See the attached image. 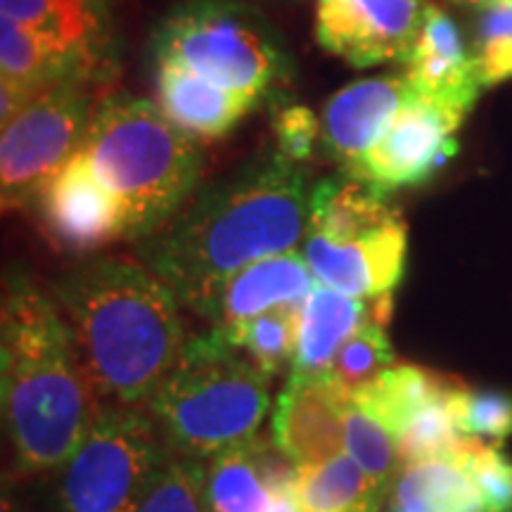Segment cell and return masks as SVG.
<instances>
[{
	"instance_id": "3",
	"label": "cell",
	"mask_w": 512,
	"mask_h": 512,
	"mask_svg": "<svg viewBox=\"0 0 512 512\" xmlns=\"http://www.w3.org/2000/svg\"><path fill=\"white\" fill-rule=\"evenodd\" d=\"M53 297L95 396L147 406L188 342L176 294L143 261L98 256L60 275Z\"/></svg>"
},
{
	"instance_id": "21",
	"label": "cell",
	"mask_w": 512,
	"mask_h": 512,
	"mask_svg": "<svg viewBox=\"0 0 512 512\" xmlns=\"http://www.w3.org/2000/svg\"><path fill=\"white\" fill-rule=\"evenodd\" d=\"M401 219L387 192L347 174L328 176L311 188L309 230L330 242L366 238Z\"/></svg>"
},
{
	"instance_id": "22",
	"label": "cell",
	"mask_w": 512,
	"mask_h": 512,
	"mask_svg": "<svg viewBox=\"0 0 512 512\" xmlns=\"http://www.w3.org/2000/svg\"><path fill=\"white\" fill-rule=\"evenodd\" d=\"M463 384L456 375L439 373V370L413 366V363H396L384 370L380 377L366 384L351 396V401L375 418L392 437L399 441L411 422L418 415L446 396H451Z\"/></svg>"
},
{
	"instance_id": "37",
	"label": "cell",
	"mask_w": 512,
	"mask_h": 512,
	"mask_svg": "<svg viewBox=\"0 0 512 512\" xmlns=\"http://www.w3.org/2000/svg\"><path fill=\"white\" fill-rule=\"evenodd\" d=\"M505 3H510V5H512V0H505Z\"/></svg>"
},
{
	"instance_id": "7",
	"label": "cell",
	"mask_w": 512,
	"mask_h": 512,
	"mask_svg": "<svg viewBox=\"0 0 512 512\" xmlns=\"http://www.w3.org/2000/svg\"><path fill=\"white\" fill-rule=\"evenodd\" d=\"M174 456L150 411L102 403L60 467L57 512H131Z\"/></svg>"
},
{
	"instance_id": "19",
	"label": "cell",
	"mask_w": 512,
	"mask_h": 512,
	"mask_svg": "<svg viewBox=\"0 0 512 512\" xmlns=\"http://www.w3.org/2000/svg\"><path fill=\"white\" fill-rule=\"evenodd\" d=\"M0 12L112 76V0H0Z\"/></svg>"
},
{
	"instance_id": "18",
	"label": "cell",
	"mask_w": 512,
	"mask_h": 512,
	"mask_svg": "<svg viewBox=\"0 0 512 512\" xmlns=\"http://www.w3.org/2000/svg\"><path fill=\"white\" fill-rule=\"evenodd\" d=\"M394 297H349L316 283L302 306L297 351L290 370L323 375L347 339L370 323L387 325L392 320Z\"/></svg>"
},
{
	"instance_id": "29",
	"label": "cell",
	"mask_w": 512,
	"mask_h": 512,
	"mask_svg": "<svg viewBox=\"0 0 512 512\" xmlns=\"http://www.w3.org/2000/svg\"><path fill=\"white\" fill-rule=\"evenodd\" d=\"M344 451L356 460L370 477L392 489L394 479L401 470L399 446L375 418L363 413L361 408L351 401L347 411V439H344Z\"/></svg>"
},
{
	"instance_id": "24",
	"label": "cell",
	"mask_w": 512,
	"mask_h": 512,
	"mask_svg": "<svg viewBox=\"0 0 512 512\" xmlns=\"http://www.w3.org/2000/svg\"><path fill=\"white\" fill-rule=\"evenodd\" d=\"M389 508L403 512H486L482 491L458 451L446 458L403 465Z\"/></svg>"
},
{
	"instance_id": "8",
	"label": "cell",
	"mask_w": 512,
	"mask_h": 512,
	"mask_svg": "<svg viewBox=\"0 0 512 512\" xmlns=\"http://www.w3.org/2000/svg\"><path fill=\"white\" fill-rule=\"evenodd\" d=\"M93 79H69L48 88L0 133L3 209L34 207L38 192L72 159L98 107Z\"/></svg>"
},
{
	"instance_id": "23",
	"label": "cell",
	"mask_w": 512,
	"mask_h": 512,
	"mask_svg": "<svg viewBox=\"0 0 512 512\" xmlns=\"http://www.w3.org/2000/svg\"><path fill=\"white\" fill-rule=\"evenodd\" d=\"M0 72L5 81H17L38 93L69 79H93L100 83L110 79V74L93 67L81 55L24 29L8 17L0 19Z\"/></svg>"
},
{
	"instance_id": "10",
	"label": "cell",
	"mask_w": 512,
	"mask_h": 512,
	"mask_svg": "<svg viewBox=\"0 0 512 512\" xmlns=\"http://www.w3.org/2000/svg\"><path fill=\"white\" fill-rule=\"evenodd\" d=\"M430 0H318L316 38L354 69L406 62Z\"/></svg>"
},
{
	"instance_id": "2",
	"label": "cell",
	"mask_w": 512,
	"mask_h": 512,
	"mask_svg": "<svg viewBox=\"0 0 512 512\" xmlns=\"http://www.w3.org/2000/svg\"><path fill=\"white\" fill-rule=\"evenodd\" d=\"M0 396L15 467L24 475L67 463L102 406L55 297L19 271L3 283Z\"/></svg>"
},
{
	"instance_id": "14",
	"label": "cell",
	"mask_w": 512,
	"mask_h": 512,
	"mask_svg": "<svg viewBox=\"0 0 512 512\" xmlns=\"http://www.w3.org/2000/svg\"><path fill=\"white\" fill-rule=\"evenodd\" d=\"M297 477L299 465L273 439L254 434L207 460L204 505L207 512H278Z\"/></svg>"
},
{
	"instance_id": "30",
	"label": "cell",
	"mask_w": 512,
	"mask_h": 512,
	"mask_svg": "<svg viewBox=\"0 0 512 512\" xmlns=\"http://www.w3.org/2000/svg\"><path fill=\"white\" fill-rule=\"evenodd\" d=\"M204 477H207L204 460L174 456L131 512H207Z\"/></svg>"
},
{
	"instance_id": "28",
	"label": "cell",
	"mask_w": 512,
	"mask_h": 512,
	"mask_svg": "<svg viewBox=\"0 0 512 512\" xmlns=\"http://www.w3.org/2000/svg\"><path fill=\"white\" fill-rule=\"evenodd\" d=\"M451 413L460 437L501 446L512 437L510 389H472L463 382L451 394Z\"/></svg>"
},
{
	"instance_id": "31",
	"label": "cell",
	"mask_w": 512,
	"mask_h": 512,
	"mask_svg": "<svg viewBox=\"0 0 512 512\" xmlns=\"http://www.w3.org/2000/svg\"><path fill=\"white\" fill-rule=\"evenodd\" d=\"M475 57L484 88L512 79V5L496 3L482 8L477 27Z\"/></svg>"
},
{
	"instance_id": "33",
	"label": "cell",
	"mask_w": 512,
	"mask_h": 512,
	"mask_svg": "<svg viewBox=\"0 0 512 512\" xmlns=\"http://www.w3.org/2000/svg\"><path fill=\"white\" fill-rule=\"evenodd\" d=\"M275 150L294 164L311 159L320 145V117L304 105H278L273 114Z\"/></svg>"
},
{
	"instance_id": "25",
	"label": "cell",
	"mask_w": 512,
	"mask_h": 512,
	"mask_svg": "<svg viewBox=\"0 0 512 512\" xmlns=\"http://www.w3.org/2000/svg\"><path fill=\"white\" fill-rule=\"evenodd\" d=\"M389 486L370 477L351 456L299 467L294 501L299 512H377Z\"/></svg>"
},
{
	"instance_id": "5",
	"label": "cell",
	"mask_w": 512,
	"mask_h": 512,
	"mask_svg": "<svg viewBox=\"0 0 512 512\" xmlns=\"http://www.w3.org/2000/svg\"><path fill=\"white\" fill-rule=\"evenodd\" d=\"M271 408V377L214 328L185 342L176 368L147 403L181 458L209 460L259 434Z\"/></svg>"
},
{
	"instance_id": "11",
	"label": "cell",
	"mask_w": 512,
	"mask_h": 512,
	"mask_svg": "<svg viewBox=\"0 0 512 512\" xmlns=\"http://www.w3.org/2000/svg\"><path fill=\"white\" fill-rule=\"evenodd\" d=\"M38 219L57 249L88 256L126 240V223L117 197L95 176L79 150L38 192Z\"/></svg>"
},
{
	"instance_id": "6",
	"label": "cell",
	"mask_w": 512,
	"mask_h": 512,
	"mask_svg": "<svg viewBox=\"0 0 512 512\" xmlns=\"http://www.w3.org/2000/svg\"><path fill=\"white\" fill-rule=\"evenodd\" d=\"M150 60L183 64L259 107L283 105L297 72L278 29L242 0L176 3L152 29Z\"/></svg>"
},
{
	"instance_id": "13",
	"label": "cell",
	"mask_w": 512,
	"mask_h": 512,
	"mask_svg": "<svg viewBox=\"0 0 512 512\" xmlns=\"http://www.w3.org/2000/svg\"><path fill=\"white\" fill-rule=\"evenodd\" d=\"M302 254L316 283L349 297H384L394 294L406 273L408 226L396 219L366 238L330 242L306 233Z\"/></svg>"
},
{
	"instance_id": "36",
	"label": "cell",
	"mask_w": 512,
	"mask_h": 512,
	"mask_svg": "<svg viewBox=\"0 0 512 512\" xmlns=\"http://www.w3.org/2000/svg\"><path fill=\"white\" fill-rule=\"evenodd\" d=\"M387 512H403V510H396V508H389Z\"/></svg>"
},
{
	"instance_id": "1",
	"label": "cell",
	"mask_w": 512,
	"mask_h": 512,
	"mask_svg": "<svg viewBox=\"0 0 512 512\" xmlns=\"http://www.w3.org/2000/svg\"><path fill=\"white\" fill-rule=\"evenodd\" d=\"M309 178L275 147L195 190L159 233L136 242L140 261L207 318L235 273L302 245L309 230Z\"/></svg>"
},
{
	"instance_id": "34",
	"label": "cell",
	"mask_w": 512,
	"mask_h": 512,
	"mask_svg": "<svg viewBox=\"0 0 512 512\" xmlns=\"http://www.w3.org/2000/svg\"><path fill=\"white\" fill-rule=\"evenodd\" d=\"M451 3H458V5H470V8H489V5H496V3H505V0H451Z\"/></svg>"
},
{
	"instance_id": "20",
	"label": "cell",
	"mask_w": 512,
	"mask_h": 512,
	"mask_svg": "<svg viewBox=\"0 0 512 512\" xmlns=\"http://www.w3.org/2000/svg\"><path fill=\"white\" fill-rule=\"evenodd\" d=\"M313 287L316 278L302 252L292 249L266 256L228 280L211 311L209 323L226 330L278 306H302Z\"/></svg>"
},
{
	"instance_id": "4",
	"label": "cell",
	"mask_w": 512,
	"mask_h": 512,
	"mask_svg": "<svg viewBox=\"0 0 512 512\" xmlns=\"http://www.w3.org/2000/svg\"><path fill=\"white\" fill-rule=\"evenodd\" d=\"M79 150L117 197L128 242L150 238L174 219L195 195L204 169L197 140L157 102L128 93L98 102Z\"/></svg>"
},
{
	"instance_id": "26",
	"label": "cell",
	"mask_w": 512,
	"mask_h": 512,
	"mask_svg": "<svg viewBox=\"0 0 512 512\" xmlns=\"http://www.w3.org/2000/svg\"><path fill=\"white\" fill-rule=\"evenodd\" d=\"M302 306H278V309L249 318L245 323L221 330L226 332L228 342L235 349L242 351L268 377H273L283 373L285 368H292Z\"/></svg>"
},
{
	"instance_id": "9",
	"label": "cell",
	"mask_w": 512,
	"mask_h": 512,
	"mask_svg": "<svg viewBox=\"0 0 512 512\" xmlns=\"http://www.w3.org/2000/svg\"><path fill=\"white\" fill-rule=\"evenodd\" d=\"M467 112L415 93L401 107L392 126L368 150L339 174H347L392 195L427 183L456 155V133Z\"/></svg>"
},
{
	"instance_id": "15",
	"label": "cell",
	"mask_w": 512,
	"mask_h": 512,
	"mask_svg": "<svg viewBox=\"0 0 512 512\" xmlns=\"http://www.w3.org/2000/svg\"><path fill=\"white\" fill-rule=\"evenodd\" d=\"M413 88L406 74L358 79L339 88L320 114V150L339 171L358 162L384 136Z\"/></svg>"
},
{
	"instance_id": "16",
	"label": "cell",
	"mask_w": 512,
	"mask_h": 512,
	"mask_svg": "<svg viewBox=\"0 0 512 512\" xmlns=\"http://www.w3.org/2000/svg\"><path fill=\"white\" fill-rule=\"evenodd\" d=\"M403 67L415 93L463 112H470L484 91L475 50L437 3L427 5L422 29Z\"/></svg>"
},
{
	"instance_id": "27",
	"label": "cell",
	"mask_w": 512,
	"mask_h": 512,
	"mask_svg": "<svg viewBox=\"0 0 512 512\" xmlns=\"http://www.w3.org/2000/svg\"><path fill=\"white\" fill-rule=\"evenodd\" d=\"M396 366V351L389 342L387 330L380 323H370L366 328L354 332L347 342L339 347L325 375L342 389L344 394L354 396L384 370Z\"/></svg>"
},
{
	"instance_id": "12",
	"label": "cell",
	"mask_w": 512,
	"mask_h": 512,
	"mask_svg": "<svg viewBox=\"0 0 512 512\" xmlns=\"http://www.w3.org/2000/svg\"><path fill=\"white\" fill-rule=\"evenodd\" d=\"M349 406L351 396L325 373L309 375L290 370L283 392L275 399L273 444L299 467L342 456Z\"/></svg>"
},
{
	"instance_id": "32",
	"label": "cell",
	"mask_w": 512,
	"mask_h": 512,
	"mask_svg": "<svg viewBox=\"0 0 512 512\" xmlns=\"http://www.w3.org/2000/svg\"><path fill=\"white\" fill-rule=\"evenodd\" d=\"M458 458L475 477L486 503V512H512V458L501 446L465 441Z\"/></svg>"
},
{
	"instance_id": "35",
	"label": "cell",
	"mask_w": 512,
	"mask_h": 512,
	"mask_svg": "<svg viewBox=\"0 0 512 512\" xmlns=\"http://www.w3.org/2000/svg\"><path fill=\"white\" fill-rule=\"evenodd\" d=\"M3 512H19L17 508H15V503H12V498L5 494L3 496Z\"/></svg>"
},
{
	"instance_id": "17",
	"label": "cell",
	"mask_w": 512,
	"mask_h": 512,
	"mask_svg": "<svg viewBox=\"0 0 512 512\" xmlns=\"http://www.w3.org/2000/svg\"><path fill=\"white\" fill-rule=\"evenodd\" d=\"M152 83L159 110L195 140L228 136L249 112L259 107V102L247 95L228 91L178 62L152 60Z\"/></svg>"
}]
</instances>
